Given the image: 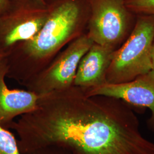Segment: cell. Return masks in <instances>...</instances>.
<instances>
[{
  "label": "cell",
  "mask_w": 154,
  "mask_h": 154,
  "mask_svg": "<svg viewBox=\"0 0 154 154\" xmlns=\"http://www.w3.org/2000/svg\"><path fill=\"white\" fill-rule=\"evenodd\" d=\"M153 44H154V43H153Z\"/></svg>",
  "instance_id": "16"
},
{
  "label": "cell",
  "mask_w": 154,
  "mask_h": 154,
  "mask_svg": "<svg viewBox=\"0 0 154 154\" xmlns=\"http://www.w3.org/2000/svg\"><path fill=\"white\" fill-rule=\"evenodd\" d=\"M151 70L154 72V44H153L151 51Z\"/></svg>",
  "instance_id": "13"
},
{
  "label": "cell",
  "mask_w": 154,
  "mask_h": 154,
  "mask_svg": "<svg viewBox=\"0 0 154 154\" xmlns=\"http://www.w3.org/2000/svg\"><path fill=\"white\" fill-rule=\"evenodd\" d=\"M18 136L20 152L47 146L72 154H154L131 106L121 99L87 96L69 88L39 96L37 108L6 125Z\"/></svg>",
  "instance_id": "1"
},
{
  "label": "cell",
  "mask_w": 154,
  "mask_h": 154,
  "mask_svg": "<svg viewBox=\"0 0 154 154\" xmlns=\"http://www.w3.org/2000/svg\"><path fill=\"white\" fill-rule=\"evenodd\" d=\"M152 72H154V71H152Z\"/></svg>",
  "instance_id": "17"
},
{
  "label": "cell",
  "mask_w": 154,
  "mask_h": 154,
  "mask_svg": "<svg viewBox=\"0 0 154 154\" xmlns=\"http://www.w3.org/2000/svg\"><path fill=\"white\" fill-rule=\"evenodd\" d=\"M8 69L4 58L0 61V123L3 127L18 116L37 108L39 95L29 90L10 89L5 83Z\"/></svg>",
  "instance_id": "9"
},
{
  "label": "cell",
  "mask_w": 154,
  "mask_h": 154,
  "mask_svg": "<svg viewBox=\"0 0 154 154\" xmlns=\"http://www.w3.org/2000/svg\"><path fill=\"white\" fill-rule=\"evenodd\" d=\"M91 0H44L47 17L37 35L4 58L6 77L20 85L41 72L72 41L87 32Z\"/></svg>",
  "instance_id": "2"
},
{
  "label": "cell",
  "mask_w": 154,
  "mask_h": 154,
  "mask_svg": "<svg viewBox=\"0 0 154 154\" xmlns=\"http://www.w3.org/2000/svg\"><path fill=\"white\" fill-rule=\"evenodd\" d=\"M154 40V16L137 15L132 32L114 52L106 74L107 83L126 82L150 72Z\"/></svg>",
  "instance_id": "3"
},
{
  "label": "cell",
  "mask_w": 154,
  "mask_h": 154,
  "mask_svg": "<svg viewBox=\"0 0 154 154\" xmlns=\"http://www.w3.org/2000/svg\"><path fill=\"white\" fill-rule=\"evenodd\" d=\"M0 154H22L14 135L0 123Z\"/></svg>",
  "instance_id": "10"
},
{
  "label": "cell",
  "mask_w": 154,
  "mask_h": 154,
  "mask_svg": "<svg viewBox=\"0 0 154 154\" xmlns=\"http://www.w3.org/2000/svg\"><path fill=\"white\" fill-rule=\"evenodd\" d=\"M93 44L87 33L84 34L70 42L41 72L22 86L39 96L74 86L79 63Z\"/></svg>",
  "instance_id": "6"
},
{
  "label": "cell",
  "mask_w": 154,
  "mask_h": 154,
  "mask_svg": "<svg viewBox=\"0 0 154 154\" xmlns=\"http://www.w3.org/2000/svg\"><path fill=\"white\" fill-rule=\"evenodd\" d=\"M4 58H5V56L3 55L1 53H0V61H1V60H2Z\"/></svg>",
  "instance_id": "15"
},
{
  "label": "cell",
  "mask_w": 154,
  "mask_h": 154,
  "mask_svg": "<svg viewBox=\"0 0 154 154\" xmlns=\"http://www.w3.org/2000/svg\"><path fill=\"white\" fill-rule=\"evenodd\" d=\"M84 91L87 96L113 97L121 99L130 106L149 109L151 116L147 125L149 129L154 132V72L152 70L131 81L119 83H106Z\"/></svg>",
  "instance_id": "7"
},
{
  "label": "cell",
  "mask_w": 154,
  "mask_h": 154,
  "mask_svg": "<svg viewBox=\"0 0 154 154\" xmlns=\"http://www.w3.org/2000/svg\"><path fill=\"white\" fill-rule=\"evenodd\" d=\"M24 154H72L65 149L57 146H47Z\"/></svg>",
  "instance_id": "12"
},
{
  "label": "cell",
  "mask_w": 154,
  "mask_h": 154,
  "mask_svg": "<svg viewBox=\"0 0 154 154\" xmlns=\"http://www.w3.org/2000/svg\"><path fill=\"white\" fill-rule=\"evenodd\" d=\"M137 17L125 0H91L86 33L94 43L116 51L132 32Z\"/></svg>",
  "instance_id": "4"
},
{
  "label": "cell",
  "mask_w": 154,
  "mask_h": 154,
  "mask_svg": "<svg viewBox=\"0 0 154 154\" xmlns=\"http://www.w3.org/2000/svg\"><path fill=\"white\" fill-rule=\"evenodd\" d=\"M114 52L94 43L79 63L74 86L88 90L107 83L106 74Z\"/></svg>",
  "instance_id": "8"
},
{
  "label": "cell",
  "mask_w": 154,
  "mask_h": 154,
  "mask_svg": "<svg viewBox=\"0 0 154 154\" xmlns=\"http://www.w3.org/2000/svg\"><path fill=\"white\" fill-rule=\"evenodd\" d=\"M9 0H0V13L4 10Z\"/></svg>",
  "instance_id": "14"
},
{
  "label": "cell",
  "mask_w": 154,
  "mask_h": 154,
  "mask_svg": "<svg viewBox=\"0 0 154 154\" xmlns=\"http://www.w3.org/2000/svg\"><path fill=\"white\" fill-rule=\"evenodd\" d=\"M46 17L44 0H9L0 13V53L5 57L17 45L35 37Z\"/></svg>",
  "instance_id": "5"
},
{
  "label": "cell",
  "mask_w": 154,
  "mask_h": 154,
  "mask_svg": "<svg viewBox=\"0 0 154 154\" xmlns=\"http://www.w3.org/2000/svg\"><path fill=\"white\" fill-rule=\"evenodd\" d=\"M127 8L136 15L154 16V0H125Z\"/></svg>",
  "instance_id": "11"
}]
</instances>
